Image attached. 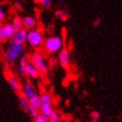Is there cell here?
<instances>
[{"label":"cell","instance_id":"obj_1","mask_svg":"<svg viewBox=\"0 0 122 122\" xmlns=\"http://www.w3.org/2000/svg\"><path fill=\"white\" fill-rule=\"evenodd\" d=\"M26 52L25 45H19L15 43H10L7 49L5 51V57L8 63L13 64L18 59H20L24 56Z\"/></svg>","mask_w":122,"mask_h":122},{"label":"cell","instance_id":"obj_2","mask_svg":"<svg viewBox=\"0 0 122 122\" xmlns=\"http://www.w3.org/2000/svg\"><path fill=\"white\" fill-rule=\"evenodd\" d=\"M64 41L59 36H51L44 40L43 43V49L47 54H56L59 53L63 49Z\"/></svg>","mask_w":122,"mask_h":122},{"label":"cell","instance_id":"obj_3","mask_svg":"<svg viewBox=\"0 0 122 122\" xmlns=\"http://www.w3.org/2000/svg\"><path fill=\"white\" fill-rule=\"evenodd\" d=\"M30 64H32L39 74H46L49 69V63L45 57V55L41 52H34L29 58Z\"/></svg>","mask_w":122,"mask_h":122},{"label":"cell","instance_id":"obj_4","mask_svg":"<svg viewBox=\"0 0 122 122\" xmlns=\"http://www.w3.org/2000/svg\"><path fill=\"white\" fill-rule=\"evenodd\" d=\"M44 40H45L44 33L39 29H33L27 32L26 43H28L29 46H31L32 48L38 49L42 47Z\"/></svg>","mask_w":122,"mask_h":122},{"label":"cell","instance_id":"obj_5","mask_svg":"<svg viewBox=\"0 0 122 122\" xmlns=\"http://www.w3.org/2000/svg\"><path fill=\"white\" fill-rule=\"evenodd\" d=\"M21 91H22L21 95H23L28 100L32 99L33 97L39 95L38 92H37V89H36V87L34 86L32 83H30V82H26L25 84L23 85V86H21Z\"/></svg>","mask_w":122,"mask_h":122},{"label":"cell","instance_id":"obj_6","mask_svg":"<svg viewBox=\"0 0 122 122\" xmlns=\"http://www.w3.org/2000/svg\"><path fill=\"white\" fill-rule=\"evenodd\" d=\"M58 62L63 68H65V69L69 68L70 63H71V56H70V53L66 49H62V50L59 52Z\"/></svg>","mask_w":122,"mask_h":122},{"label":"cell","instance_id":"obj_7","mask_svg":"<svg viewBox=\"0 0 122 122\" xmlns=\"http://www.w3.org/2000/svg\"><path fill=\"white\" fill-rule=\"evenodd\" d=\"M26 37H27V31H25L24 29L18 30L15 31L14 35L12 36L11 43H15V44H19V45H25L26 43Z\"/></svg>","mask_w":122,"mask_h":122},{"label":"cell","instance_id":"obj_8","mask_svg":"<svg viewBox=\"0 0 122 122\" xmlns=\"http://www.w3.org/2000/svg\"><path fill=\"white\" fill-rule=\"evenodd\" d=\"M22 23H23V29L25 30H33L36 29V26H37V19L34 16H26L22 18Z\"/></svg>","mask_w":122,"mask_h":122},{"label":"cell","instance_id":"obj_9","mask_svg":"<svg viewBox=\"0 0 122 122\" xmlns=\"http://www.w3.org/2000/svg\"><path fill=\"white\" fill-rule=\"evenodd\" d=\"M25 75L30 77V78H38L40 76V74H39V71L36 70V68L32 65V64H29L27 65L26 66V70H25Z\"/></svg>","mask_w":122,"mask_h":122},{"label":"cell","instance_id":"obj_10","mask_svg":"<svg viewBox=\"0 0 122 122\" xmlns=\"http://www.w3.org/2000/svg\"><path fill=\"white\" fill-rule=\"evenodd\" d=\"M7 81H8L9 86L13 90H15V91H20L21 90V84H20L19 81H18L15 76H8Z\"/></svg>","mask_w":122,"mask_h":122},{"label":"cell","instance_id":"obj_11","mask_svg":"<svg viewBox=\"0 0 122 122\" xmlns=\"http://www.w3.org/2000/svg\"><path fill=\"white\" fill-rule=\"evenodd\" d=\"M29 64V58L28 57H22L19 61V64H18V72L19 75L24 76L25 75V70L26 66Z\"/></svg>","mask_w":122,"mask_h":122},{"label":"cell","instance_id":"obj_12","mask_svg":"<svg viewBox=\"0 0 122 122\" xmlns=\"http://www.w3.org/2000/svg\"><path fill=\"white\" fill-rule=\"evenodd\" d=\"M53 111H54L53 105H51V104H42L41 107H40L39 113L42 114L43 116L49 118V116H50V115L53 113Z\"/></svg>","mask_w":122,"mask_h":122},{"label":"cell","instance_id":"obj_13","mask_svg":"<svg viewBox=\"0 0 122 122\" xmlns=\"http://www.w3.org/2000/svg\"><path fill=\"white\" fill-rule=\"evenodd\" d=\"M3 32H4L5 38L7 40H9L12 38V36L14 35L15 29L12 27V25L10 23H5V24H3Z\"/></svg>","mask_w":122,"mask_h":122},{"label":"cell","instance_id":"obj_14","mask_svg":"<svg viewBox=\"0 0 122 122\" xmlns=\"http://www.w3.org/2000/svg\"><path fill=\"white\" fill-rule=\"evenodd\" d=\"M40 96V99H41V102L42 104H51L53 105V102H54V97L51 93L49 92H43Z\"/></svg>","mask_w":122,"mask_h":122},{"label":"cell","instance_id":"obj_15","mask_svg":"<svg viewBox=\"0 0 122 122\" xmlns=\"http://www.w3.org/2000/svg\"><path fill=\"white\" fill-rule=\"evenodd\" d=\"M11 25L15 29V31H18V30L23 29V23H22V18L20 16H14L13 19L11 21Z\"/></svg>","mask_w":122,"mask_h":122},{"label":"cell","instance_id":"obj_16","mask_svg":"<svg viewBox=\"0 0 122 122\" xmlns=\"http://www.w3.org/2000/svg\"><path fill=\"white\" fill-rule=\"evenodd\" d=\"M29 104L31 107H33L34 109H36V110H40V107L42 105V102H41V99H40V96L37 95V96H35L33 97L32 99H30L29 100Z\"/></svg>","mask_w":122,"mask_h":122},{"label":"cell","instance_id":"obj_17","mask_svg":"<svg viewBox=\"0 0 122 122\" xmlns=\"http://www.w3.org/2000/svg\"><path fill=\"white\" fill-rule=\"evenodd\" d=\"M62 120V115L57 110H54L53 113L49 116V121L50 122H61Z\"/></svg>","mask_w":122,"mask_h":122},{"label":"cell","instance_id":"obj_18","mask_svg":"<svg viewBox=\"0 0 122 122\" xmlns=\"http://www.w3.org/2000/svg\"><path fill=\"white\" fill-rule=\"evenodd\" d=\"M19 102L21 107L24 109L25 111H28V109L30 108V104H29V100L27 98H25L23 95H19Z\"/></svg>","mask_w":122,"mask_h":122},{"label":"cell","instance_id":"obj_19","mask_svg":"<svg viewBox=\"0 0 122 122\" xmlns=\"http://www.w3.org/2000/svg\"><path fill=\"white\" fill-rule=\"evenodd\" d=\"M56 15H57V17H59L60 19L63 20V21H66V19H68V17H69V15L66 14V11H63V10L58 11L57 13H56Z\"/></svg>","mask_w":122,"mask_h":122},{"label":"cell","instance_id":"obj_20","mask_svg":"<svg viewBox=\"0 0 122 122\" xmlns=\"http://www.w3.org/2000/svg\"><path fill=\"white\" fill-rule=\"evenodd\" d=\"M33 122H50V121H49V118H47V117H45V116H43L42 114L39 113L37 116L34 118Z\"/></svg>","mask_w":122,"mask_h":122},{"label":"cell","instance_id":"obj_21","mask_svg":"<svg viewBox=\"0 0 122 122\" xmlns=\"http://www.w3.org/2000/svg\"><path fill=\"white\" fill-rule=\"evenodd\" d=\"M5 19H6V12H5V9L3 8L2 4L0 3V23L5 21Z\"/></svg>","mask_w":122,"mask_h":122},{"label":"cell","instance_id":"obj_22","mask_svg":"<svg viewBox=\"0 0 122 122\" xmlns=\"http://www.w3.org/2000/svg\"><path fill=\"white\" fill-rule=\"evenodd\" d=\"M40 5L42 6V7H44V8H49V7H51L52 1L51 0H41Z\"/></svg>","mask_w":122,"mask_h":122},{"label":"cell","instance_id":"obj_23","mask_svg":"<svg viewBox=\"0 0 122 122\" xmlns=\"http://www.w3.org/2000/svg\"><path fill=\"white\" fill-rule=\"evenodd\" d=\"M7 41V39L5 38L4 36V32H3V23H0V42L4 43Z\"/></svg>","mask_w":122,"mask_h":122},{"label":"cell","instance_id":"obj_24","mask_svg":"<svg viewBox=\"0 0 122 122\" xmlns=\"http://www.w3.org/2000/svg\"><path fill=\"white\" fill-rule=\"evenodd\" d=\"M90 116H91V118H92L93 120H96V119L99 118V113L97 111H92V112H91V114H90Z\"/></svg>","mask_w":122,"mask_h":122},{"label":"cell","instance_id":"obj_25","mask_svg":"<svg viewBox=\"0 0 122 122\" xmlns=\"http://www.w3.org/2000/svg\"><path fill=\"white\" fill-rule=\"evenodd\" d=\"M100 23H101V20L99 19V18H96V19H94V21H93V27H98L99 25H100Z\"/></svg>","mask_w":122,"mask_h":122}]
</instances>
